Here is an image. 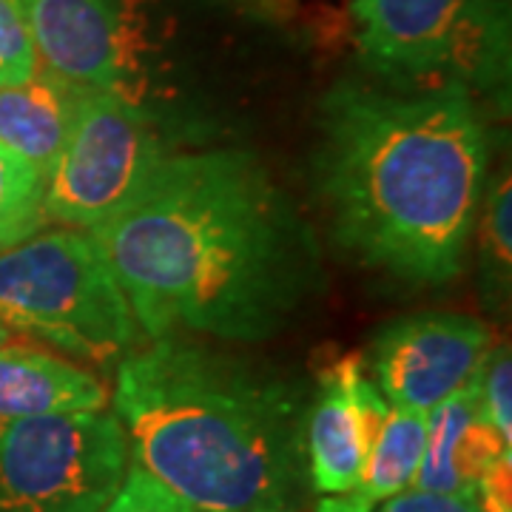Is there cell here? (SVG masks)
Instances as JSON below:
<instances>
[{"label":"cell","mask_w":512,"mask_h":512,"mask_svg":"<svg viewBox=\"0 0 512 512\" xmlns=\"http://www.w3.org/2000/svg\"><path fill=\"white\" fill-rule=\"evenodd\" d=\"M148 339L265 342L322 285L316 234L251 151L171 154L89 231Z\"/></svg>","instance_id":"6da1fadb"},{"label":"cell","mask_w":512,"mask_h":512,"mask_svg":"<svg viewBox=\"0 0 512 512\" xmlns=\"http://www.w3.org/2000/svg\"><path fill=\"white\" fill-rule=\"evenodd\" d=\"M490 174L478 100L458 83L387 92L345 80L319 109L316 194L336 245L410 285L464 268Z\"/></svg>","instance_id":"7a4b0ae2"},{"label":"cell","mask_w":512,"mask_h":512,"mask_svg":"<svg viewBox=\"0 0 512 512\" xmlns=\"http://www.w3.org/2000/svg\"><path fill=\"white\" fill-rule=\"evenodd\" d=\"M131 464L197 512H305L302 384L188 336L120 359L109 393Z\"/></svg>","instance_id":"3957f363"},{"label":"cell","mask_w":512,"mask_h":512,"mask_svg":"<svg viewBox=\"0 0 512 512\" xmlns=\"http://www.w3.org/2000/svg\"><path fill=\"white\" fill-rule=\"evenodd\" d=\"M0 322L77 365H120L143 330L89 231L49 228L0 254Z\"/></svg>","instance_id":"277c9868"},{"label":"cell","mask_w":512,"mask_h":512,"mask_svg":"<svg viewBox=\"0 0 512 512\" xmlns=\"http://www.w3.org/2000/svg\"><path fill=\"white\" fill-rule=\"evenodd\" d=\"M128 464L111 410L0 419V512H103Z\"/></svg>","instance_id":"5b68a950"},{"label":"cell","mask_w":512,"mask_h":512,"mask_svg":"<svg viewBox=\"0 0 512 512\" xmlns=\"http://www.w3.org/2000/svg\"><path fill=\"white\" fill-rule=\"evenodd\" d=\"M171 154L146 106L83 89L69 140L46 177V220L77 231L100 228L143 194Z\"/></svg>","instance_id":"8992f818"},{"label":"cell","mask_w":512,"mask_h":512,"mask_svg":"<svg viewBox=\"0 0 512 512\" xmlns=\"http://www.w3.org/2000/svg\"><path fill=\"white\" fill-rule=\"evenodd\" d=\"M40 69L146 106V29L137 0H26Z\"/></svg>","instance_id":"52a82bcc"},{"label":"cell","mask_w":512,"mask_h":512,"mask_svg":"<svg viewBox=\"0 0 512 512\" xmlns=\"http://www.w3.org/2000/svg\"><path fill=\"white\" fill-rule=\"evenodd\" d=\"M490 328L470 313L427 311L387 322L370 342L365 373L393 407L430 413L481 373Z\"/></svg>","instance_id":"ba28073f"},{"label":"cell","mask_w":512,"mask_h":512,"mask_svg":"<svg viewBox=\"0 0 512 512\" xmlns=\"http://www.w3.org/2000/svg\"><path fill=\"white\" fill-rule=\"evenodd\" d=\"M390 407L359 356H345L319 376L305 421V458L313 495H339L365 473Z\"/></svg>","instance_id":"9c48e42d"},{"label":"cell","mask_w":512,"mask_h":512,"mask_svg":"<svg viewBox=\"0 0 512 512\" xmlns=\"http://www.w3.org/2000/svg\"><path fill=\"white\" fill-rule=\"evenodd\" d=\"M467 0H356L367 69L396 89L439 86Z\"/></svg>","instance_id":"30bf717a"},{"label":"cell","mask_w":512,"mask_h":512,"mask_svg":"<svg viewBox=\"0 0 512 512\" xmlns=\"http://www.w3.org/2000/svg\"><path fill=\"white\" fill-rule=\"evenodd\" d=\"M512 453L487 421L478 399V376L439 402L424 421L419 473L413 487L430 493L473 490L478 476L495 458Z\"/></svg>","instance_id":"8fae6325"},{"label":"cell","mask_w":512,"mask_h":512,"mask_svg":"<svg viewBox=\"0 0 512 512\" xmlns=\"http://www.w3.org/2000/svg\"><path fill=\"white\" fill-rule=\"evenodd\" d=\"M109 410V390L89 367L37 342L0 345V419Z\"/></svg>","instance_id":"7c38bea8"},{"label":"cell","mask_w":512,"mask_h":512,"mask_svg":"<svg viewBox=\"0 0 512 512\" xmlns=\"http://www.w3.org/2000/svg\"><path fill=\"white\" fill-rule=\"evenodd\" d=\"M83 86L37 69L18 86L0 89V146L37 171L52 174L69 140Z\"/></svg>","instance_id":"4fadbf2b"},{"label":"cell","mask_w":512,"mask_h":512,"mask_svg":"<svg viewBox=\"0 0 512 512\" xmlns=\"http://www.w3.org/2000/svg\"><path fill=\"white\" fill-rule=\"evenodd\" d=\"M427 413L390 407L382 436L367 458L365 473L348 493L319 495L316 512H376L387 498L413 487L424 447Z\"/></svg>","instance_id":"5bb4252c"},{"label":"cell","mask_w":512,"mask_h":512,"mask_svg":"<svg viewBox=\"0 0 512 512\" xmlns=\"http://www.w3.org/2000/svg\"><path fill=\"white\" fill-rule=\"evenodd\" d=\"M441 83L478 94L510 97V3L467 0Z\"/></svg>","instance_id":"9a60e30c"},{"label":"cell","mask_w":512,"mask_h":512,"mask_svg":"<svg viewBox=\"0 0 512 512\" xmlns=\"http://www.w3.org/2000/svg\"><path fill=\"white\" fill-rule=\"evenodd\" d=\"M478 271L487 302L504 308L512 282V183L510 168L487 177L478 211Z\"/></svg>","instance_id":"2e32d148"},{"label":"cell","mask_w":512,"mask_h":512,"mask_svg":"<svg viewBox=\"0 0 512 512\" xmlns=\"http://www.w3.org/2000/svg\"><path fill=\"white\" fill-rule=\"evenodd\" d=\"M46 180L0 146V254L46 225Z\"/></svg>","instance_id":"e0dca14e"},{"label":"cell","mask_w":512,"mask_h":512,"mask_svg":"<svg viewBox=\"0 0 512 512\" xmlns=\"http://www.w3.org/2000/svg\"><path fill=\"white\" fill-rule=\"evenodd\" d=\"M40 69L23 0H0V89L18 86Z\"/></svg>","instance_id":"ac0fdd59"},{"label":"cell","mask_w":512,"mask_h":512,"mask_svg":"<svg viewBox=\"0 0 512 512\" xmlns=\"http://www.w3.org/2000/svg\"><path fill=\"white\" fill-rule=\"evenodd\" d=\"M478 399L495 433L512 444V356L507 345H493L478 373Z\"/></svg>","instance_id":"d6986e66"},{"label":"cell","mask_w":512,"mask_h":512,"mask_svg":"<svg viewBox=\"0 0 512 512\" xmlns=\"http://www.w3.org/2000/svg\"><path fill=\"white\" fill-rule=\"evenodd\" d=\"M103 512H197L188 507L180 495H174L165 484L148 476L143 467L128 464V473Z\"/></svg>","instance_id":"ffe728a7"},{"label":"cell","mask_w":512,"mask_h":512,"mask_svg":"<svg viewBox=\"0 0 512 512\" xmlns=\"http://www.w3.org/2000/svg\"><path fill=\"white\" fill-rule=\"evenodd\" d=\"M376 512H484L478 504L476 490L458 493H430V490H404L387 498Z\"/></svg>","instance_id":"44dd1931"},{"label":"cell","mask_w":512,"mask_h":512,"mask_svg":"<svg viewBox=\"0 0 512 512\" xmlns=\"http://www.w3.org/2000/svg\"><path fill=\"white\" fill-rule=\"evenodd\" d=\"M473 490L484 512H512V453L495 458Z\"/></svg>","instance_id":"7402d4cb"},{"label":"cell","mask_w":512,"mask_h":512,"mask_svg":"<svg viewBox=\"0 0 512 512\" xmlns=\"http://www.w3.org/2000/svg\"><path fill=\"white\" fill-rule=\"evenodd\" d=\"M6 339H12V330H9L6 325H3V322H0V345H3Z\"/></svg>","instance_id":"603a6c76"},{"label":"cell","mask_w":512,"mask_h":512,"mask_svg":"<svg viewBox=\"0 0 512 512\" xmlns=\"http://www.w3.org/2000/svg\"><path fill=\"white\" fill-rule=\"evenodd\" d=\"M23 6H26V0H23Z\"/></svg>","instance_id":"cb8c5ba5"}]
</instances>
